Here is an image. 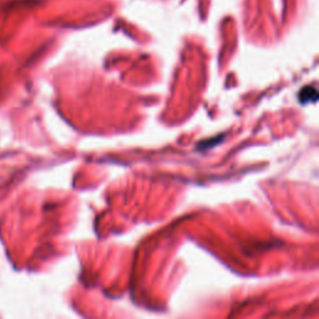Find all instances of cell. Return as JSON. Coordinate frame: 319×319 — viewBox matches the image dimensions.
Listing matches in <instances>:
<instances>
[{
    "instance_id": "obj_1",
    "label": "cell",
    "mask_w": 319,
    "mask_h": 319,
    "mask_svg": "<svg viewBox=\"0 0 319 319\" xmlns=\"http://www.w3.org/2000/svg\"><path fill=\"white\" fill-rule=\"evenodd\" d=\"M298 99L302 104H307V102H316L318 100V92L314 86H306L301 90L298 95Z\"/></svg>"
}]
</instances>
